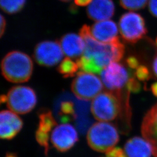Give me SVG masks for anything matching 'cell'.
Wrapping results in <instances>:
<instances>
[{"label": "cell", "mask_w": 157, "mask_h": 157, "mask_svg": "<svg viewBox=\"0 0 157 157\" xmlns=\"http://www.w3.org/2000/svg\"><path fill=\"white\" fill-rule=\"evenodd\" d=\"M33 63L26 54L13 51L8 53L1 62V71L9 82L20 83L28 82L32 76Z\"/></svg>", "instance_id": "cell-1"}, {"label": "cell", "mask_w": 157, "mask_h": 157, "mask_svg": "<svg viewBox=\"0 0 157 157\" xmlns=\"http://www.w3.org/2000/svg\"><path fill=\"white\" fill-rule=\"evenodd\" d=\"M119 140L116 126L107 122L93 124L87 134V141L90 148L95 151L106 152L114 147Z\"/></svg>", "instance_id": "cell-2"}, {"label": "cell", "mask_w": 157, "mask_h": 157, "mask_svg": "<svg viewBox=\"0 0 157 157\" xmlns=\"http://www.w3.org/2000/svg\"><path fill=\"white\" fill-rule=\"evenodd\" d=\"M118 96L111 91H105L95 97L90 108L95 119L101 122H109L118 117L121 111Z\"/></svg>", "instance_id": "cell-3"}, {"label": "cell", "mask_w": 157, "mask_h": 157, "mask_svg": "<svg viewBox=\"0 0 157 157\" xmlns=\"http://www.w3.org/2000/svg\"><path fill=\"white\" fill-rule=\"evenodd\" d=\"M6 102L12 111L17 114H26L36 106L37 96L33 89L25 86H17L8 91Z\"/></svg>", "instance_id": "cell-4"}, {"label": "cell", "mask_w": 157, "mask_h": 157, "mask_svg": "<svg viewBox=\"0 0 157 157\" xmlns=\"http://www.w3.org/2000/svg\"><path fill=\"white\" fill-rule=\"evenodd\" d=\"M119 29L124 41L130 44L136 43L147 33L144 18L132 12L125 13L121 17Z\"/></svg>", "instance_id": "cell-5"}, {"label": "cell", "mask_w": 157, "mask_h": 157, "mask_svg": "<svg viewBox=\"0 0 157 157\" xmlns=\"http://www.w3.org/2000/svg\"><path fill=\"white\" fill-rule=\"evenodd\" d=\"M103 83L93 73L78 72L71 84L75 95L81 100L89 101L101 93Z\"/></svg>", "instance_id": "cell-6"}, {"label": "cell", "mask_w": 157, "mask_h": 157, "mask_svg": "<svg viewBox=\"0 0 157 157\" xmlns=\"http://www.w3.org/2000/svg\"><path fill=\"white\" fill-rule=\"evenodd\" d=\"M101 78L106 88L116 93H120L130 78L126 67L118 62H111L105 67L101 72Z\"/></svg>", "instance_id": "cell-7"}, {"label": "cell", "mask_w": 157, "mask_h": 157, "mask_svg": "<svg viewBox=\"0 0 157 157\" xmlns=\"http://www.w3.org/2000/svg\"><path fill=\"white\" fill-rule=\"evenodd\" d=\"M63 54L60 43L53 41H44L36 45L33 56L40 65L50 67L60 62Z\"/></svg>", "instance_id": "cell-8"}, {"label": "cell", "mask_w": 157, "mask_h": 157, "mask_svg": "<svg viewBox=\"0 0 157 157\" xmlns=\"http://www.w3.org/2000/svg\"><path fill=\"white\" fill-rule=\"evenodd\" d=\"M78 134L76 129L69 124L56 126L53 129L51 142L58 151L64 152L69 150L78 141Z\"/></svg>", "instance_id": "cell-9"}, {"label": "cell", "mask_w": 157, "mask_h": 157, "mask_svg": "<svg viewBox=\"0 0 157 157\" xmlns=\"http://www.w3.org/2000/svg\"><path fill=\"white\" fill-rule=\"evenodd\" d=\"M141 131L143 137L151 146L153 155L157 157V103L146 113Z\"/></svg>", "instance_id": "cell-10"}, {"label": "cell", "mask_w": 157, "mask_h": 157, "mask_svg": "<svg viewBox=\"0 0 157 157\" xmlns=\"http://www.w3.org/2000/svg\"><path fill=\"white\" fill-rule=\"evenodd\" d=\"M23 121L15 112L2 111L0 113V136L2 139H13L21 131Z\"/></svg>", "instance_id": "cell-11"}, {"label": "cell", "mask_w": 157, "mask_h": 157, "mask_svg": "<svg viewBox=\"0 0 157 157\" xmlns=\"http://www.w3.org/2000/svg\"><path fill=\"white\" fill-rule=\"evenodd\" d=\"M90 32L95 40L104 43H109L118 39V26L112 21L97 22L90 28Z\"/></svg>", "instance_id": "cell-12"}, {"label": "cell", "mask_w": 157, "mask_h": 157, "mask_svg": "<svg viewBox=\"0 0 157 157\" xmlns=\"http://www.w3.org/2000/svg\"><path fill=\"white\" fill-rule=\"evenodd\" d=\"M115 13L112 0H93L87 8V14L95 21H105L112 17Z\"/></svg>", "instance_id": "cell-13"}, {"label": "cell", "mask_w": 157, "mask_h": 157, "mask_svg": "<svg viewBox=\"0 0 157 157\" xmlns=\"http://www.w3.org/2000/svg\"><path fill=\"white\" fill-rule=\"evenodd\" d=\"M60 44L63 53L69 58L81 56L85 49L84 40L76 34H65L61 39Z\"/></svg>", "instance_id": "cell-14"}, {"label": "cell", "mask_w": 157, "mask_h": 157, "mask_svg": "<svg viewBox=\"0 0 157 157\" xmlns=\"http://www.w3.org/2000/svg\"><path fill=\"white\" fill-rule=\"evenodd\" d=\"M127 157H151V146L147 141L140 137H133L127 141L124 146Z\"/></svg>", "instance_id": "cell-15"}, {"label": "cell", "mask_w": 157, "mask_h": 157, "mask_svg": "<svg viewBox=\"0 0 157 157\" xmlns=\"http://www.w3.org/2000/svg\"><path fill=\"white\" fill-rule=\"evenodd\" d=\"M39 124L37 130L50 134L51 131L57 126V123L49 110L41 111L39 114Z\"/></svg>", "instance_id": "cell-16"}, {"label": "cell", "mask_w": 157, "mask_h": 157, "mask_svg": "<svg viewBox=\"0 0 157 157\" xmlns=\"http://www.w3.org/2000/svg\"><path fill=\"white\" fill-rule=\"evenodd\" d=\"M58 115L62 122H68L77 118V113L75 111V104L72 101H63L59 108Z\"/></svg>", "instance_id": "cell-17"}, {"label": "cell", "mask_w": 157, "mask_h": 157, "mask_svg": "<svg viewBox=\"0 0 157 157\" xmlns=\"http://www.w3.org/2000/svg\"><path fill=\"white\" fill-rule=\"evenodd\" d=\"M79 69L77 62H74L69 57L65 58L58 67V71L65 78L72 77L76 73H78Z\"/></svg>", "instance_id": "cell-18"}, {"label": "cell", "mask_w": 157, "mask_h": 157, "mask_svg": "<svg viewBox=\"0 0 157 157\" xmlns=\"http://www.w3.org/2000/svg\"><path fill=\"white\" fill-rule=\"evenodd\" d=\"M25 3L26 0H0L1 9L8 14H13L21 11Z\"/></svg>", "instance_id": "cell-19"}, {"label": "cell", "mask_w": 157, "mask_h": 157, "mask_svg": "<svg viewBox=\"0 0 157 157\" xmlns=\"http://www.w3.org/2000/svg\"><path fill=\"white\" fill-rule=\"evenodd\" d=\"M119 2L124 9L137 11L145 8L148 0H119Z\"/></svg>", "instance_id": "cell-20"}, {"label": "cell", "mask_w": 157, "mask_h": 157, "mask_svg": "<svg viewBox=\"0 0 157 157\" xmlns=\"http://www.w3.org/2000/svg\"><path fill=\"white\" fill-rule=\"evenodd\" d=\"M36 139L40 145L44 148L45 154L47 155L50 148L49 134L37 130L36 132Z\"/></svg>", "instance_id": "cell-21"}, {"label": "cell", "mask_w": 157, "mask_h": 157, "mask_svg": "<svg viewBox=\"0 0 157 157\" xmlns=\"http://www.w3.org/2000/svg\"><path fill=\"white\" fill-rule=\"evenodd\" d=\"M135 76L139 81H147L151 78V75L148 67L144 65H139L136 69Z\"/></svg>", "instance_id": "cell-22"}, {"label": "cell", "mask_w": 157, "mask_h": 157, "mask_svg": "<svg viewBox=\"0 0 157 157\" xmlns=\"http://www.w3.org/2000/svg\"><path fill=\"white\" fill-rule=\"evenodd\" d=\"M126 88L130 92L135 93H139L140 91V84L136 78H129L128 83L126 84Z\"/></svg>", "instance_id": "cell-23"}, {"label": "cell", "mask_w": 157, "mask_h": 157, "mask_svg": "<svg viewBox=\"0 0 157 157\" xmlns=\"http://www.w3.org/2000/svg\"><path fill=\"white\" fill-rule=\"evenodd\" d=\"M107 157H127L124 151L119 147H113L106 152Z\"/></svg>", "instance_id": "cell-24"}, {"label": "cell", "mask_w": 157, "mask_h": 157, "mask_svg": "<svg viewBox=\"0 0 157 157\" xmlns=\"http://www.w3.org/2000/svg\"><path fill=\"white\" fill-rule=\"evenodd\" d=\"M126 63L130 69H136L140 65L139 60L135 56H129L126 59Z\"/></svg>", "instance_id": "cell-25"}, {"label": "cell", "mask_w": 157, "mask_h": 157, "mask_svg": "<svg viewBox=\"0 0 157 157\" xmlns=\"http://www.w3.org/2000/svg\"><path fill=\"white\" fill-rule=\"evenodd\" d=\"M148 8L152 15L157 17V0H150Z\"/></svg>", "instance_id": "cell-26"}, {"label": "cell", "mask_w": 157, "mask_h": 157, "mask_svg": "<svg viewBox=\"0 0 157 157\" xmlns=\"http://www.w3.org/2000/svg\"><path fill=\"white\" fill-rule=\"evenodd\" d=\"M93 0H75L74 3L76 6H89Z\"/></svg>", "instance_id": "cell-27"}, {"label": "cell", "mask_w": 157, "mask_h": 157, "mask_svg": "<svg viewBox=\"0 0 157 157\" xmlns=\"http://www.w3.org/2000/svg\"><path fill=\"white\" fill-rule=\"evenodd\" d=\"M6 27V21L2 15H1V26H0V35L1 37L2 36V35L4 33Z\"/></svg>", "instance_id": "cell-28"}, {"label": "cell", "mask_w": 157, "mask_h": 157, "mask_svg": "<svg viewBox=\"0 0 157 157\" xmlns=\"http://www.w3.org/2000/svg\"><path fill=\"white\" fill-rule=\"evenodd\" d=\"M152 71L155 76L157 78V56L155 57L152 63Z\"/></svg>", "instance_id": "cell-29"}, {"label": "cell", "mask_w": 157, "mask_h": 157, "mask_svg": "<svg viewBox=\"0 0 157 157\" xmlns=\"http://www.w3.org/2000/svg\"><path fill=\"white\" fill-rule=\"evenodd\" d=\"M151 90L154 95L157 97V82L152 84L151 86Z\"/></svg>", "instance_id": "cell-30"}, {"label": "cell", "mask_w": 157, "mask_h": 157, "mask_svg": "<svg viewBox=\"0 0 157 157\" xmlns=\"http://www.w3.org/2000/svg\"><path fill=\"white\" fill-rule=\"evenodd\" d=\"M6 157H18L17 156L16 154H13V153H11V152H9V153H7L6 155Z\"/></svg>", "instance_id": "cell-31"}, {"label": "cell", "mask_w": 157, "mask_h": 157, "mask_svg": "<svg viewBox=\"0 0 157 157\" xmlns=\"http://www.w3.org/2000/svg\"><path fill=\"white\" fill-rule=\"evenodd\" d=\"M59 1H62V2H69V1H70L71 0H59Z\"/></svg>", "instance_id": "cell-32"}, {"label": "cell", "mask_w": 157, "mask_h": 157, "mask_svg": "<svg viewBox=\"0 0 157 157\" xmlns=\"http://www.w3.org/2000/svg\"><path fill=\"white\" fill-rule=\"evenodd\" d=\"M156 44H157V39H156Z\"/></svg>", "instance_id": "cell-33"}]
</instances>
